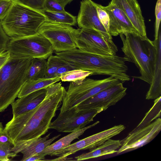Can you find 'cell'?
<instances>
[{
	"label": "cell",
	"instance_id": "obj_1",
	"mask_svg": "<svg viewBox=\"0 0 161 161\" xmlns=\"http://www.w3.org/2000/svg\"><path fill=\"white\" fill-rule=\"evenodd\" d=\"M46 88L45 97L36 107L13 116L5 125L3 132L13 146L41 136L47 132L52 119L62 104L66 90L61 82L51 84Z\"/></svg>",
	"mask_w": 161,
	"mask_h": 161
},
{
	"label": "cell",
	"instance_id": "obj_2",
	"mask_svg": "<svg viewBox=\"0 0 161 161\" xmlns=\"http://www.w3.org/2000/svg\"><path fill=\"white\" fill-rule=\"evenodd\" d=\"M47 18L40 11L25 4L19 0H12L11 5L0 23L10 39L24 37L38 32Z\"/></svg>",
	"mask_w": 161,
	"mask_h": 161
},
{
	"label": "cell",
	"instance_id": "obj_3",
	"mask_svg": "<svg viewBox=\"0 0 161 161\" xmlns=\"http://www.w3.org/2000/svg\"><path fill=\"white\" fill-rule=\"evenodd\" d=\"M123 43L121 50L127 61L132 63L141 75L133 76L150 84L155 66L156 47L154 41L140 35L125 32L119 34Z\"/></svg>",
	"mask_w": 161,
	"mask_h": 161
},
{
	"label": "cell",
	"instance_id": "obj_4",
	"mask_svg": "<svg viewBox=\"0 0 161 161\" xmlns=\"http://www.w3.org/2000/svg\"><path fill=\"white\" fill-rule=\"evenodd\" d=\"M33 58L11 57L0 69V113L18 97Z\"/></svg>",
	"mask_w": 161,
	"mask_h": 161
},
{
	"label": "cell",
	"instance_id": "obj_5",
	"mask_svg": "<svg viewBox=\"0 0 161 161\" xmlns=\"http://www.w3.org/2000/svg\"><path fill=\"white\" fill-rule=\"evenodd\" d=\"M120 82L117 78L109 76L102 80L86 78L79 84L70 82L64 94L60 113L75 107L101 91Z\"/></svg>",
	"mask_w": 161,
	"mask_h": 161
},
{
	"label": "cell",
	"instance_id": "obj_6",
	"mask_svg": "<svg viewBox=\"0 0 161 161\" xmlns=\"http://www.w3.org/2000/svg\"><path fill=\"white\" fill-rule=\"evenodd\" d=\"M6 50L10 56L16 58H32L47 59L54 50L48 40L37 32L27 37L10 39Z\"/></svg>",
	"mask_w": 161,
	"mask_h": 161
},
{
	"label": "cell",
	"instance_id": "obj_7",
	"mask_svg": "<svg viewBox=\"0 0 161 161\" xmlns=\"http://www.w3.org/2000/svg\"><path fill=\"white\" fill-rule=\"evenodd\" d=\"M75 30L71 25L47 20L40 26L38 32L46 38L54 51L58 53L77 48L73 37Z\"/></svg>",
	"mask_w": 161,
	"mask_h": 161
},
{
	"label": "cell",
	"instance_id": "obj_8",
	"mask_svg": "<svg viewBox=\"0 0 161 161\" xmlns=\"http://www.w3.org/2000/svg\"><path fill=\"white\" fill-rule=\"evenodd\" d=\"M73 37L77 48L90 53L115 55L118 51L107 41L100 32L94 29H75Z\"/></svg>",
	"mask_w": 161,
	"mask_h": 161
},
{
	"label": "cell",
	"instance_id": "obj_9",
	"mask_svg": "<svg viewBox=\"0 0 161 161\" xmlns=\"http://www.w3.org/2000/svg\"><path fill=\"white\" fill-rule=\"evenodd\" d=\"M101 112L99 109L77 110L73 108L60 113L57 118L51 122L49 129L62 132L77 131L93 121L96 116Z\"/></svg>",
	"mask_w": 161,
	"mask_h": 161
},
{
	"label": "cell",
	"instance_id": "obj_10",
	"mask_svg": "<svg viewBox=\"0 0 161 161\" xmlns=\"http://www.w3.org/2000/svg\"><path fill=\"white\" fill-rule=\"evenodd\" d=\"M124 125H119L96 133L75 143L70 144L54 153L53 156H58L51 160H64L67 156L82 150H91L100 146L107 140L119 134L125 129Z\"/></svg>",
	"mask_w": 161,
	"mask_h": 161
},
{
	"label": "cell",
	"instance_id": "obj_11",
	"mask_svg": "<svg viewBox=\"0 0 161 161\" xmlns=\"http://www.w3.org/2000/svg\"><path fill=\"white\" fill-rule=\"evenodd\" d=\"M126 90L127 88L120 82L101 91L74 108L77 110L96 108L104 111L124 97L126 94Z\"/></svg>",
	"mask_w": 161,
	"mask_h": 161
},
{
	"label": "cell",
	"instance_id": "obj_12",
	"mask_svg": "<svg viewBox=\"0 0 161 161\" xmlns=\"http://www.w3.org/2000/svg\"><path fill=\"white\" fill-rule=\"evenodd\" d=\"M161 130V119L156 120L148 125L133 129L121 141V145L117 150L119 154L128 150H134L146 145L153 140Z\"/></svg>",
	"mask_w": 161,
	"mask_h": 161
},
{
	"label": "cell",
	"instance_id": "obj_13",
	"mask_svg": "<svg viewBox=\"0 0 161 161\" xmlns=\"http://www.w3.org/2000/svg\"><path fill=\"white\" fill-rule=\"evenodd\" d=\"M77 22L80 28L92 29L98 31L111 46L118 48L112 36L105 30L98 18L96 3L92 0H82L80 2Z\"/></svg>",
	"mask_w": 161,
	"mask_h": 161
},
{
	"label": "cell",
	"instance_id": "obj_14",
	"mask_svg": "<svg viewBox=\"0 0 161 161\" xmlns=\"http://www.w3.org/2000/svg\"><path fill=\"white\" fill-rule=\"evenodd\" d=\"M102 8L108 13L109 19L108 33L117 36L125 32L140 35L124 13L115 5L109 3Z\"/></svg>",
	"mask_w": 161,
	"mask_h": 161
},
{
	"label": "cell",
	"instance_id": "obj_15",
	"mask_svg": "<svg viewBox=\"0 0 161 161\" xmlns=\"http://www.w3.org/2000/svg\"><path fill=\"white\" fill-rule=\"evenodd\" d=\"M110 3L124 13L141 36L147 37L144 18L137 0H112Z\"/></svg>",
	"mask_w": 161,
	"mask_h": 161
},
{
	"label": "cell",
	"instance_id": "obj_16",
	"mask_svg": "<svg viewBox=\"0 0 161 161\" xmlns=\"http://www.w3.org/2000/svg\"><path fill=\"white\" fill-rule=\"evenodd\" d=\"M50 134L51 133H49L43 137L41 136L18 142L13 146L12 151L17 154L22 153L23 156L21 160L25 161L27 158L41 153L61 135H58L48 139Z\"/></svg>",
	"mask_w": 161,
	"mask_h": 161
},
{
	"label": "cell",
	"instance_id": "obj_17",
	"mask_svg": "<svg viewBox=\"0 0 161 161\" xmlns=\"http://www.w3.org/2000/svg\"><path fill=\"white\" fill-rule=\"evenodd\" d=\"M46 92V88H42L15 100L11 104L13 116H17L36 107L45 98Z\"/></svg>",
	"mask_w": 161,
	"mask_h": 161
},
{
	"label": "cell",
	"instance_id": "obj_18",
	"mask_svg": "<svg viewBox=\"0 0 161 161\" xmlns=\"http://www.w3.org/2000/svg\"><path fill=\"white\" fill-rule=\"evenodd\" d=\"M156 47L155 62L153 80L146 95L147 100L155 99L161 94V32L159 29L158 38L154 40Z\"/></svg>",
	"mask_w": 161,
	"mask_h": 161
},
{
	"label": "cell",
	"instance_id": "obj_19",
	"mask_svg": "<svg viewBox=\"0 0 161 161\" xmlns=\"http://www.w3.org/2000/svg\"><path fill=\"white\" fill-rule=\"evenodd\" d=\"M121 141L109 139L104 142L90 150L89 152L83 153L75 157L77 161H81L94 158L117 152L121 145Z\"/></svg>",
	"mask_w": 161,
	"mask_h": 161
},
{
	"label": "cell",
	"instance_id": "obj_20",
	"mask_svg": "<svg viewBox=\"0 0 161 161\" xmlns=\"http://www.w3.org/2000/svg\"><path fill=\"white\" fill-rule=\"evenodd\" d=\"M99 122V121H97L90 125L85 127L79 130L71 132V133L50 144L41 153L45 156L47 155L53 156L55 153L69 145L74 140L78 138L86 130L95 126Z\"/></svg>",
	"mask_w": 161,
	"mask_h": 161
},
{
	"label": "cell",
	"instance_id": "obj_21",
	"mask_svg": "<svg viewBox=\"0 0 161 161\" xmlns=\"http://www.w3.org/2000/svg\"><path fill=\"white\" fill-rule=\"evenodd\" d=\"M60 80V76H58L51 78H44L27 80L22 86L18 97L20 98L34 91L46 88Z\"/></svg>",
	"mask_w": 161,
	"mask_h": 161
},
{
	"label": "cell",
	"instance_id": "obj_22",
	"mask_svg": "<svg viewBox=\"0 0 161 161\" xmlns=\"http://www.w3.org/2000/svg\"><path fill=\"white\" fill-rule=\"evenodd\" d=\"M46 70V59L33 58L28 71L27 81L44 78Z\"/></svg>",
	"mask_w": 161,
	"mask_h": 161
},
{
	"label": "cell",
	"instance_id": "obj_23",
	"mask_svg": "<svg viewBox=\"0 0 161 161\" xmlns=\"http://www.w3.org/2000/svg\"><path fill=\"white\" fill-rule=\"evenodd\" d=\"M46 17L47 20L55 23L68 25L71 26L76 25L77 17L64 11L50 12L45 10L41 11Z\"/></svg>",
	"mask_w": 161,
	"mask_h": 161
},
{
	"label": "cell",
	"instance_id": "obj_24",
	"mask_svg": "<svg viewBox=\"0 0 161 161\" xmlns=\"http://www.w3.org/2000/svg\"><path fill=\"white\" fill-rule=\"evenodd\" d=\"M152 107L145 114L142 121L134 130L141 128L146 126L161 115V96L155 99Z\"/></svg>",
	"mask_w": 161,
	"mask_h": 161
},
{
	"label": "cell",
	"instance_id": "obj_25",
	"mask_svg": "<svg viewBox=\"0 0 161 161\" xmlns=\"http://www.w3.org/2000/svg\"><path fill=\"white\" fill-rule=\"evenodd\" d=\"M92 75V73L90 71L75 69L63 74L60 76V80L62 81L79 84L87 77Z\"/></svg>",
	"mask_w": 161,
	"mask_h": 161
},
{
	"label": "cell",
	"instance_id": "obj_26",
	"mask_svg": "<svg viewBox=\"0 0 161 161\" xmlns=\"http://www.w3.org/2000/svg\"><path fill=\"white\" fill-rule=\"evenodd\" d=\"M47 70L45 77L51 78L55 77L58 69L65 63L66 61L60 57L52 54L47 58Z\"/></svg>",
	"mask_w": 161,
	"mask_h": 161
},
{
	"label": "cell",
	"instance_id": "obj_27",
	"mask_svg": "<svg viewBox=\"0 0 161 161\" xmlns=\"http://www.w3.org/2000/svg\"><path fill=\"white\" fill-rule=\"evenodd\" d=\"M13 147L11 142L0 143V161H10L9 158H14L17 155V154L12 151Z\"/></svg>",
	"mask_w": 161,
	"mask_h": 161
},
{
	"label": "cell",
	"instance_id": "obj_28",
	"mask_svg": "<svg viewBox=\"0 0 161 161\" xmlns=\"http://www.w3.org/2000/svg\"><path fill=\"white\" fill-rule=\"evenodd\" d=\"M96 9L97 15L100 21L108 33L109 19L108 13L102 8L101 5L97 3Z\"/></svg>",
	"mask_w": 161,
	"mask_h": 161
},
{
	"label": "cell",
	"instance_id": "obj_29",
	"mask_svg": "<svg viewBox=\"0 0 161 161\" xmlns=\"http://www.w3.org/2000/svg\"><path fill=\"white\" fill-rule=\"evenodd\" d=\"M64 8L56 0H46L43 10L54 12H60L65 11Z\"/></svg>",
	"mask_w": 161,
	"mask_h": 161
},
{
	"label": "cell",
	"instance_id": "obj_30",
	"mask_svg": "<svg viewBox=\"0 0 161 161\" xmlns=\"http://www.w3.org/2000/svg\"><path fill=\"white\" fill-rule=\"evenodd\" d=\"M155 39H157L158 37L160 24L161 19V0H157L156 2L155 9Z\"/></svg>",
	"mask_w": 161,
	"mask_h": 161
},
{
	"label": "cell",
	"instance_id": "obj_31",
	"mask_svg": "<svg viewBox=\"0 0 161 161\" xmlns=\"http://www.w3.org/2000/svg\"><path fill=\"white\" fill-rule=\"evenodd\" d=\"M25 4L40 11L43 10L46 0H19Z\"/></svg>",
	"mask_w": 161,
	"mask_h": 161
},
{
	"label": "cell",
	"instance_id": "obj_32",
	"mask_svg": "<svg viewBox=\"0 0 161 161\" xmlns=\"http://www.w3.org/2000/svg\"><path fill=\"white\" fill-rule=\"evenodd\" d=\"M9 38L5 32L0 23V53L6 50Z\"/></svg>",
	"mask_w": 161,
	"mask_h": 161
},
{
	"label": "cell",
	"instance_id": "obj_33",
	"mask_svg": "<svg viewBox=\"0 0 161 161\" xmlns=\"http://www.w3.org/2000/svg\"><path fill=\"white\" fill-rule=\"evenodd\" d=\"M11 3L12 0H0V19L5 14Z\"/></svg>",
	"mask_w": 161,
	"mask_h": 161
},
{
	"label": "cell",
	"instance_id": "obj_34",
	"mask_svg": "<svg viewBox=\"0 0 161 161\" xmlns=\"http://www.w3.org/2000/svg\"><path fill=\"white\" fill-rule=\"evenodd\" d=\"M74 69H75L73 66L66 61L65 63L58 69L55 73V77L60 76L64 73Z\"/></svg>",
	"mask_w": 161,
	"mask_h": 161
},
{
	"label": "cell",
	"instance_id": "obj_35",
	"mask_svg": "<svg viewBox=\"0 0 161 161\" xmlns=\"http://www.w3.org/2000/svg\"><path fill=\"white\" fill-rule=\"evenodd\" d=\"M10 58V53L7 50L0 53V69L8 62Z\"/></svg>",
	"mask_w": 161,
	"mask_h": 161
},
{
	"label": "cell",
	"instance_id": "obj_36",
	"mask_svg": "<svg viewBox=\"0 0 161 161\" xmlns=\"http://www.w3.org/2000/svg\"><path fill=\"white\" fill-rule=\"evenodd\" d=\"M45 156L41 153L27 158L25 161H44Z\"/></svg>",
	"mask_w": 161,
	"mask_h": 161
},
{
	"label": "cell",
	"instance_id": "obj_37",
	"mask_svg": "<svg viewBox=\"0 0 161 161\" xmlns=\"http://www.w3.org/2000/svg\"><path fill=\"white\" fill-rule=\"evenodd\" d=\"M10 142L8 136L3 132L0 134V143H5Z\"/></svg>",
	"mask_w": 161,
	"mask_h": 161
},
{
	"label": "cell",
	"instance_id": "obj_38",
	"mask_svg": "<svg viewBox=\"0 0 161 161\" xmlns=\"http://www.w3.org/2000/svg\"><path fill=\"white\" fill-rule=\"evenodd\" d=\"M59 2L64 7L68 3H70L74 0H56Z\"/></svg>",
	"mask_w": 161,
	"mask_h": 161
},
{
	"label": "cell",
	"instance_id": "obj_39",
	"mask_svg": "<svg viewBox=\"0 0 161 161\" xmlns=\"http://www.w3.org/2000/svg\"><path fill=\"white\" fill-rule=\"evenodd\" d=\"M3 127L2 124L0 122V134H1L3 131Z\"/></svg>",
	"mask_w": 161,
	"mask_h": 161
}]
</instances>
